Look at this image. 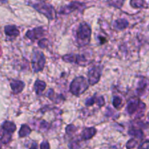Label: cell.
<instances>
[{
  "instance_id": "1",
  "label": "cell",
  "mask_w": 149,
  "mask_h": 149,
  "mask_svg": "<svg viewBox=\"0 0 149 149\" xmlns=\"http://www.w3.org/2000/svg\"><path fill=\"white\" fill-rule=\"evenodd\" d=\"M92 30L87 23H81L77 31V40L79 46L88 45L91 39Z\"/></svg>"
},
{
  "instance_id": "2",
  "label": "cell",
  "mask_w": 149,
  "mask_h": 149,
  "mask_svg": "<svg viewBox=\"0 0 149 149\" xmlns=\"http://www.w3.org/2000/svg\"><path fill=\"white\" fill-rule=\"evenodd\" d=\"M89 81L83 77H77L70 84V92L75 96H79L88 89Z\"/></svg>"
},
{
  "instance_id": "3",
  "label": "cell",
  "mask_w": 149,
  "mask_h": 149,
  "mask_svg": "<svg viewBox=\"0 0 149 149\" xmlns=\"http://www.w3.org/2000/svg\"><path fill=\"white\" fill-rule=\"evenodd\" d=\"M146 109V105L137 97H132L128 101L127 106V111L130 115H134L138 113L141 115L143 113Z\"/></svg>"
},
{
  "instance_id": "4",
  "label": "cell",
  "mask_w": 149,
  "mask_h": 149,
  "mask_svg": "<svg viewBox=\"0 0 149 149\" xmlns=\"http://www.w3.org/2000/svg\"><path fill=\"white\" fill-rule=\"evenodd\" d=\"M45 63L46 59L43 52L38 50L34 51L31 60V66L33 71L36 73L42 71L45 68Z\"/></svg>"
},
{
  "instance_id": "5",
  "label": "cell",
  "mask_w": 149,
  "mask_h": 149,
  "mask_svg": "<svg viewBox=\"0 0 149 149\" xmlns=\"http://www.w3.org/2000/svg\"><path fill=\"white\" fill-rule=\"evenodd\" d=\"M33 8L36 9L38 12L46 16L49 20H53L55 17L56 13L53 7L49 4L44 2L36 3L33 5Z\"/></svg>"
},
{
  "instance_id": "6",
  "label": "cell",
  "mask_w": 149,
  "mask_h": 149,
  "mask_svg": "<svg viewBox=\"0 0 149 149\" xmlns=\"http://www.w3.org/2000/svg\"><path fill=\"white\" fill-rule=\"evenodd\" d=\"M63 60L67 63H75L81 66H85L87 64L90 63L87 57L84 55L79 54H70L63 56Z\"/></svg>"
},
{
  "instance_id": "7",
  "label": "cell",
  "mask_w": 149,
  "mask_h": 149,
  "mask_svg": "<svg viewBox=\"0 0 149 149\" xmlns=\"http://www.w3.org/2000/svg\"><path fill=\"white\" fill-rule=\"evenodd\" d=\"M103 66L100 64L94 65L90 68L88 71V81L91 85H95L100 81L101 77Z\"/></svg>"
},
{
  "instance_id": "8",
  "label": "cell",
  "mask_w": 149,
  "mask_h": 149,
  "mask_svg": "<svg viewBox=\"0 0 149 149\" xmlns=\"http://www.w3.org/2000/svg\"><path fill=\"white\" fill-rule=\"evenodd\" d=\"M45 35V30L42 27H37L32 30H29L26 32V37L29 38L31 41L39 39L41 37Z\"/></svg>"
},
{
  "instance_id": "9",
  "label": "cell",
  "mask_w": 149,
  "mask_h": 149,
  "mask_svg": "<svg viewBox=\"0 0 149 149\" xmlns=\"http://www.w3.org/2000/svg\"><path fill=\"white\" fill-rule=\"evenodd\" d=\"M149 87V81L147 79L143 78L138 82V87H137L136 92L139 96H142L146 93L147 90Z\"/></svg>"
},
{
  "instance_id": "10",
  "label": "cell",
  "mask_w": 149,
  "mask_h": 149,
  "mask_svg": "<svg viewBox=\"0 0 149 149\" xmlns=\"http://www.w3.org/2000/svg\"><path fill=\"white\" fill-rule=\"evenodd\" d=\"M81 7V4H80L79 2H71L69 4H68V5L63 7L61 10V11H60V13L64 15L69 14V13H71L72 12H74V10L79 9Z\"/></svg>"
},
{
  "instance_id": "11",
  "label": "cell",
  "mask_w": 149,
  "mask_h": 149,
  "mask_svg": "<svg viewBox=\"0 0 149 149\" xmlns=\"http://www.w3.org/2000/svg\"><path fill=\"white\" fill-rule=\"evenodd\" d=\"M97 130L95 127H87L83 130L82 132H81V140L83 141H88V140L91 139L95 135Z\"/></svg>"
},
{
  "instance_id": "12",
  "label": "cell",
  "mask_w": 149,
  "mask_h": 149,
  "mask_svg": "<svg viewBox=\"0 0 149 149\" xmlns=\"http://www.w3.org/2000/svg\"><path fill=\"white\" fill-rule=\"evenodd\" d=\"M10 87H11L13 93L18 94L23 91L25 87V84L20 80H13L10 82Z\"/></svg>"
},
{
  "instance_id": "13",
  "label": "cell",
  "mask_w": 149,
  "mask_h": 149,
  "mask_svg": "<svg viewBox=\"0 0 149 149\" xmlns=\"http://www.w3.org/2000/svg\"><path fill=\"white\" fill-rule=\"evenodd\" d=\"M4 32H5L7 36H11V37H16L20 33V31L17 29V28L13 25H9V26H5Z\"/></svg>"
},
{
  "instance_id": "14",
  "label": "cell",
  "mask_w": 149,
  "mask_h": 149,
  "mask_svg": "<svg viewBox=\"0 0 149 149\" xmlns=\"http://www.w3.org/2000/svg\"><path fill=\"white\" fill-rule=\"evenodd\" d=\"M46 83L44 81H42V80H36L34 83V88L35 92H36V95H41L42 93V92L45 90L46 88Z\"/></svg>"
},
{
  "instance_id": "15",
  "label": "cell",
  "mask_w": 149,
  "mask_h": 149,
  "mask_svg": "<svg viewBox=\"0 0 149 149\" xmlns=\"http://www.w3.org/2000/svg\"><path fill=\"white\" fill-rule=\"evenodd\" d=\"M128 26H129V22L126 19L124 18L118 19L114 23L115 28L116 29H118V30H123V29H125L126 28H127Z\"/></svg>"
},
{
  "instance_id": "16",
  "label": "cell",
  "mask_w": 149,
  "mask_h": 149,
  "mask_svg": "<svg viewBox=\"0 0 149 149\" xmlns=\"http://www.w3.org/2000/svg\"><path fill=\"white\" fill-rule=\"evenodd\" d=\"M2 129L3 130L5 131V132L13 134V132L15 131L16 126L13 122L6 121V122H4V124L2 125Z\"/></svg>"
},
{
  "instance_id": "17",
  "label": "cell",
  "mask_w": 149,
  "mask_h": 149,
  "mask_svg": "<svg viewBox=\"0 0 149 149\" xmlns=\"http://www.w3.org/2000/svg\"><path fill=\"white\" fill-rule=\"evenodd\" d=\"M128 133H129L130 135L133 137V138H138V139H142L144 136L143 132L141 130L135 129V128H132V129L130 130Z\"/></svg>"
},
{
  "instance_id": "18",
  "label": "cell",
  "mask_w": 149,
  "mask_h": 149,
  "mask_svg": "<svg viewBox=\"0 0 149 149\" xmlns=\"http://www.w3.org/2000/svg\"><path fill=\"white\" fill-rule=\"evenodd\" d=\"M31 132V128L27 125H22L20 131H19V136L20 138H25V137L30 135Z\"/></svg>"
},
{
  "instance_id": "19",
  "label": "cell",
  "mask_w": 149,
  "mask_h": 149,
  "mask_svg": "<svg viewBox=\"0 0 149 149\" xmlns=\"http://www.w3.org/2000/svg\"><path fill=\"white\" fill-rule=\"evenodd\" d=\"M125 0H109V5L113 6L116 8H121L123 6Z\"/></svg>"
},
{
  "instance_id": "20",
  "label": "cell",
  "mask_w": 149,
  "mask_h": 149,
  "mask_svg": "<svg viewBox=\"0 0 149 149\" xmlns=\"http://www.w3.org/2000/svg\"><path fill=\"white\" fill-rule=\"evenodd\" d=\"M122 99L119 96H115L113 98V106L116 109H119L122 106Z\"/></svg>"
},
{
  "instance_id": "21",
  "label": "cell",
  "mask_w": 149,
  "mask_h": 149,
  "mask_svg": "<svg viewBox=\"0 0 149 149\" xmlns=\"http://www.w3.org/2000/svg\"><path fill=\"white\" fill-rule=\"evenodd\" d=\"M130 4L134 8H140L143 7L144 1L143 0H131Z\"/></svg>"
},
{
  "instance_id": "22",
  "label": "cell",
  "mask_w": 149,
  "mask_h": 149,
  "mask_svg": "<svg viewBox=\"0 0 149 149\" xmlns=\"http://www.w3.org/2000/svg\"><path fill=\"white\" fill-rule=\"evenodd\" d=\"M77 131V128L74 125H68L65 128V132H66L67 135H72L75 133V132Z\"/></svg>"
},
{
  "instance_id": "23",
  "label": "cell",
  "mask_w": 149,
  "mask_h": 149,
  "mask_svg": "<svg viewBox=\"0 0 149 149\" xmlns=\"http://www.w3.org/2000/svg\"><path fill=\"white\" fill-rule=\"evenodd\" d=\"M137 144H138V141H137L136 140L134 139V138H132V139H130L128 141L127 143L126 147L127 149H132L135 148L137 146Z\"/></svg>"
},
{
  "instance_id": "24",
  "label": "cell",
  "mask_w": 149,
  "mask_h": 149,
  "mask_svg": "<svg viewBox=\"0 0 149 149\" xmlns=\"http://www.w3.org/2000/svg\"><path fill=\"white\" fill-rule=\"evenodd\" d=\"M80 147L81 146L78 141H72L68 144V148L70 149H79Z\"/></svg>"
},
{
  "instance_id": "25",
  "label": "cell",
  "mask_w": 149,
  "mask_h": 149,
  "mask_svg": "<svg viewBox=\"0 0 149 149\" xmlns=\"http://www.w3.org/2000/svg\"><path fill=\"white\" fill-rule=\"evenodd\" d=\"M96 103V98L94 97H90L85 101V105L87 106H93L94 103Z\"/></svg>"
},
{
  "instance_id": "26",
  "label": "cell",
  "mask_w": 149,
  "mask_h": 149,
  "mask_svg": "<svg viewBox=\"0 0 149 149\" xmlns=\"http://www.w3.org/2000/svg\"><path fill=\"white\" fill-rule=\"evenodd\" d=\"M48 45V41L46 39H40L39 42V46L41 48H46V47Z\"/></svg>"
},
{
  "instance_id": "27",
  "label": "cell",
  "mask_w": 149,
  "mask_h": 149,
  "mask_svg": "<svg viewBox=\"0 0 149 149\" xmlns=\"http://www.w3.org/2000/svg\"><path fill=\"white\" fill-rule=\"evenodd\" d=\"M96 103H97V104L100 107H102V106H103V105L105 104L104 98H103L102 96H100V97H96Z\"/></svg>"
},
{
  "instance_id": "28",
  "label": "cell",
  "mask_w": 149,
  "mask_h": 149,
  "mask_svg": "<svg viewBox=\"0 0 149 149\" xmlns=\"http://www.w3.org/2000/svg\"><path fill=\"white\" fill-rule=\"evenodd\" d=\"M138 149H149V141H146L142 143Z\"/></svg>"
},
{
  "instance_id": "29",
  "label": "cell",
  "mask_w": 149,
  "mask_h": 149,
  "mask_svg": "<svg viewBox=\"0 0 149 149\" xmlns=\"http://www.w3.org/2000/svg\"><path fill=\"white\" fill-rule=\"evenodd\" d=\"M39 126H40L41 129L44 130H46L49 127V124H48L47 122H45V121H42L40 125H39Z\"/></svg>"
},
{
  "instance_id": "30",
  "label": "cell",
  "mask_w": 149,
  "mask_h": 149,
  "mask_svg": "<svg viewBox=\"0 0 149 149\" xmlns=\"http://www.w3.org/2000/svg\"><path fill=\"white\" fill-rule=\"evenodd\" d=\"M49 144L47 141H45L40 144V149H49Z\"/></svg>"
},
{
  "instance_id": "31",
  "label": "cell",
  "mask_w": 149,
  "mask_h": 149,
  "mask_svg": "<svg viewBox=\"0 0 149 149\" xmlns=\"http://www.w3.org/2000/svg\"><path fill=\"white\" fill-rule=\"evenodd\" d=\"M29 149H38V146H37V144L36 143H33L31 145V146L30 147Z\"/></svg>"
},
{
  "instance_id": "32",
  "label": "cell",
  "mask_w": 149,
  "mask_h": 149,
  "mask_svg": "<svg viewBox=\"0 0 149 149\" xmlns=\"http://www.w3.org/2000/svg\"><path fill=\"white\" fill-rule=\"evenodd\" d=\"M7 1V0H0V2L1 3H6Z\"/></svg>"
},
{
  "instance_id": "33",
  "label": "cell",
  "mask_w": 149,
  "mask_h": 149,
  "mask_svg": "<svg viewBox=\"0 0 149 149\" xmlns=\"http://www.w3.org/2000/svg\"><path fill=\"white\" fill-rule=\"evenodd\" d=\"M1 143H0V148H1Z\"/></svg>"
}]
</instances>
